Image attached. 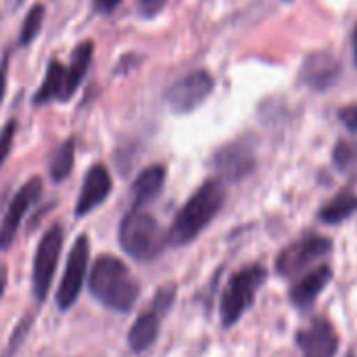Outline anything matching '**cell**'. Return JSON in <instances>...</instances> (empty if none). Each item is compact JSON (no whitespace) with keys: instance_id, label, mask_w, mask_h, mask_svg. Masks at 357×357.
<instances>
[{"instance_id":"1","label":"cell","mask_w":357,"mask_h":357,"mask_svg":"<svg viewBox=\"0 0 357 357\" xmlns=\"http://www.w3.org/2000/svg\"><path fill=\"white\" fill-rule=\"evenodd\" d=\"M226 203V186L220 178L203 182L176 213L167 234V247H186L218 218Z\"/></svg>"},{"instance_id":"2","label":"cell","mask_w":357,"mask_h":357,"mask_svg":"<svg viewBox=\"0 0 357 357\" xmlns=\"http://www.w3.org/2000/svg\"><path fill=\"white\" fill-rule=\"evenodd\" d=\"M90 295L111 312L130 314L140 297V282L115 255H100L88 274Z\"/></svg>"},{"instance_id":"3","label":"cell","mask_w":357,"mask_h":357,"mask_svg":"<svg viewBox=\"0 0 357 357\" xmlns=\"http://www.w3.org/2000/svg\"><path fill=\"white\" fill-rule=\"evenodd\" d=\"M266 280L268 268L257 261L243 266L228 278L220 299V322L224 328H232L241 322V318L253 307Z\"/></svg>"},{"instance_id":"4","label":"cell","mask_w":357,"mask_h":357,"mask_svg":"<svg viewBox=\"0 0 357 357\" xmlns=\"http://www.w3.org/2000/svg\"><path fill=\"white\" fill-rule=\"evenodd\" d=\"M119 245L136 261H153L167 247V234L144 209H130L119 224Z\"/></svg>"},{"instance_id":"5","label":"cell","mask_w":357,"mask_h":357,"mask_svg":"<svg viewBox=\"0 0 357 357\" xmlns=\"http://www.w3.org/2000/svg\"><path fill=\"white\" fill-rule=\"evenodd\" d=\"M333 249H335L333 238L316 234V232H307L295 238L293 243H289L276 255L274 270L280 278H295L307 268H312L316 261L326 259L333 253Z\"/></svg>"},{"instance_id":"6","label":"cell","mask_w":357,"mask_h":357,"mask_svg":"<svg viewBox=\"0 0 357 357\" xmlns=\"http://www.w3.org/2000/svg\"><path fill=\"white\" fill-rule=\"evenodd\" d=\"M63 243H65V232L59 224L50 226L33 253V266H31V295L36 297L38 303H44L52 280H54V272L59 268V259L63 253Z\"/></svg>"},{"instance_id":"7","label":"cell","mask_w":357,"mask_h":357,"mask_svg":"<svg viewBox=\"0 0 357 357\" xmlns=\"http://www.w3.org/2000/svg\"><path fill=\"white\" fill-rule=\"evenodd\" d=\"M88 264H90V238L86 234H79L71 245V251L67 255V266L54 295V303L59 312H67L77 303L84 282L88 278Z\"/></svg>"},{"instance_id":"8","label":"cell","mask_w":357,"mask_h":357,"mask_svg":"<svg viewBox=\"0 0 357 357\" xmlns=\"http://www.w3.org/2000/svg\"><path fill=\"white\" fill-rule=\"evenodd\" d=\"M213 88H215L213 75L205 69H195V71L186 73L184 77L176 79L167 88L165 102L174 113L184 115V113H190L197 107H201L209 98Z\"/></svg>"},{"instance_id":"9","label":"cell","mask_w":357,"mask_h":357,"mask_svg":"<svg viewBox=\"0 0 357 357\" xmlns=\"http://www.w3.org/2000/svg\"><path fill=\"white\" fill-rule=\"evenodd\" d=\"M42 195V180L40 178H29L10 199L8 209L0 222V253L8 251L17 238V232L27 215V211L38 203Z\"/></svg>"},{"instance_id":"10","label":"cell","mask_w":357,"mask_h":357,"mask_svg":"<svg viewBox=\"0 0 357 357\" xmlns=\"http://www.w3.org/2000/svg\"><path fill=\"white\" fill-rule=\"evenodd\" d=\"M295 343L301 357H337L341 339L335 324L326 316L314 318L295 333Z\"/></svg>"},{"instance_id":"11","label":"cell","mask_w":357,"mask_h":357,"mask_svg":"<svg viewBox=\"0 0 357 357\" xmlns=\"http://www.w3.org/2000/svg\"><path fill=\"white\" fill-rule=\"evenodd\" d=\"M255 151L249 140H234L215 151L211 165L222 182H238L255 169Z\"/></svg>"},{"instance_id":"12","label":"cell","mask_w":357,"mask_h":357,"mask_svg":"<svg viewBox=\"0 0 357 357\" xmlns=\"http://www.w3.org/2000/svg\"><path fill=\"white\" fill-rule=\"evenodd\" d=\"M111 190H113V180L109 169L102 163H94L84 176V184L75 201V218H86L96 207H100L109 199Z\"/></svg>"},{"instance_id":"13","label":"cell","mask_w":357,"mask_h":357,"mask_svg":"<svg viewBox=\"0 0 357 357\" xmlns=\"http://www.w3.org/2000/svg\"><path fill=\"white\" fill-rule=\"evenodd\" d=\"M333 274L335 272L328 264H320L312 268L310 272H305L293 282V287L289 289V301L301 312L312 310L320 299L322 291L333 282Z\"/></svg>"},{"instance_id":"14","label":"cell","mask_w":357,"mask_h":357,"mask_svg":"<svg viewBox=\"0 0 357 357\" xmlns=\"http://www.w3.org/2000/svg\"><path fill=\"white\" fill-rule=\"evenodd\" d=\"M339 75H341V63L335 54H331L326 50L310 54L303 61L301 71H299L301 84L312 90H318V92L333 88L337 84Z\"/></svg>"},{"instance_id":"15","label":"cell","mask_w":357,"mask_h":357,"mask_svg":"<svg viewBox=\"0 0 357 357\" xmlns=\"http://www.w3.org/2000/svg\"><path fill=\"white\" fill-rule=\"evenodd\" d=\"M165 316H167V312L151 301V305L134 320V324L128 333V345L136 356L146 354L157 343V337L161 331V320Z\"/></svg>"},{"instance_id":"16","label":"cell","mask_w":357,"mask_h":357,"mask_svg":"<svg viewBox=\"0 0 357 357\" xmlns=\"http://www.w3.org/2000/svg\"><path fill=\"white\" fill-rule=\"evenodd\" d=\"M165 180H167V167L161 163L142 169L132 184V209H142L144 205L153 203L161 195Z\"/></svg>"},{"instance_id":"17","label":"cell","mask_w":357,"mask_h":357,"mask_svg":"<svg viewBox=\"0 0 357 357\" xmlns=\"http://www.w3.org/2000/svg\"><path fill=\"white\" fill-rule=\"evenodd\" d=\"M92 56H94V42L92 40H84L73 48L71 61L65 67V86H63V94H61L63 102L69 100L77 92V88L82 86V82L88 75V69L92 65Z\"/></svg>"},{"instance_id":"18","label":"cell","mask_w":357,"mask_h":357,"mask_svg":"<svg viewBox=\"0 0 357 357\" xmlns=\"http://www.w3.org/2000/svg\"><path fill=\"white\" fill-rule=\"evenodd\" d=\"M354 213H357V195L345 188L335 195L326 205H322V209L318 211V220L326 226H339L347 222Z\"/></svg>"},{"instance_id":"19","label":"cell","mask_w":357,"mask_h":357,"mask_svg":"<svg viewBox=\"0 0 357 357\" xmlns=\"http://www.w3.org/2000/svg\"><path fill=\"white\" fill-rule=\"evenodd\" d=\"M63 86H65V65L61 61L52 59L46 67V73H44V79H42L38 92L33 94V102L46 105L50 100H61Z\"/></svg>"},{"instance_id":"20","label":"cell","mask_w":357,"mask_h":357,"mask_svg":"<svg viewBox=\"0 0 357 357\" xmlns=\"http://www.w3.org/2000/svg\"><path fill=\"white\" fill-rule=\"evenodd\" d=\"M73 165H75V140L73 138H67L52 155L50 163H48V174H50V180L54 184H61L63 180H67L73 172Z\"/></svg>"},{"instance_id":"21","label":"cell","mask_w":357,"mask_h":357,"mask_svg":"<svg viewBox=\"0 0 357 357\" xmlns=\"http://www.w3.org/2000/svg\"><path fill=\"white\" fill-rule=\"evenodd\" d=\"M44 15H46L44 4H33L27 10L25 19L21 23V29H19V46H27L38 38V33L42 29V23H44Z\"/></svg>"},{"instance_id":"22","label":"cell","mask_w":357,"mask_h":357,"mask_svg":"<svg viewBox=\"0 0 357 357\" xmlns=\"http://www.w3.org/2000/svg\"><path fill=\"white\" fill-rule=\"evenodd\" d=\"M333 161L341 172H347L354 165H357V142H354V140L337 142V146L333 151Z\"/></svg>"},{"instance_id":"23","label":"cell","mask_w":357,"mask_h":357,"mask_svg":"<svg viewBox=\"0 0 357 357\" xmlns=\"http://www.w3.org/2000/svg\"><path fill=\"white\" fill-rule=\"evenodd\" d=\"M15 134H17V121H6V126L0 130V169L6 163L8 155H10Z\"/></svg>"},{"instance_id":"24","label":"cell","mask_w":357,"mask_h":357,"mask_svg":"<svg viewBox=\"0 0 357 357\" xmlns=\"http://www.w3.org/2000/svg\"><path fill=\"white\" fill-rule=\"evenodd\" d=\"M29 324H31V318L27 316V318H23L19 324H17V328H15V333H13V337H10V343H8V356L15 351V347H19V343L25 339V335H27V331H29Z\"/></svg>"},{"instance_id":"25","label":"cell","mask_w":357,"mask_h":357,"mask_svg":"<svg viewBox=\"0 0 357 357\" xmlns=\"http://www.w3.org/2000/svg\"><path fill=\"white\" fill-rule=\"evenodd\" d=\"M339 119H341V123H345V128L349 132L357 134V102L356 105L345 107V109H341L339 111Z\"/></svg>"},{"instance_id":"26","label":"cell","mask_w":357,"mask_h":357,"mask_svg":"<svg viewBox=\"0 0 357 357\" xmlns=\"http://www.w3.org/2000/svg\"><path fill=\"white\" fill-rule=\"evenodd\" d=\"M8 61H10V52H6L0 61V105L4 100L6 94V84H8Z\"/></svg>"},{"instance_id":"27","label":"cell","mask_w":357,"mask_h":357,"mask_svg":"<svg viewBox=\"0 0 357 357\" xmlns=\"http://www.w3.org/2000/svg\"><path fill=\"white\" fill-rule=\"evenodd\" d=\"M165 2L167 0H140V10H142L144 17H153L165 6Z\"/></svg>"},{"instance_id":"28","label":"cell","mask_w":357,"mask_h":357,"mask_svg":"<svg viewBox=\"0 0 357 357\" xmlns=\"http://www.w3.org/2000/svg\"><path fill=\"white\" fill-rule=\"evenodd\" d=\"M119 4H121V0H94V2H92V8H94V13L109 15V13H113Z\"/></svg>"},{"instance_id":"29","label":"cell","mask_w":357,"mask_h":357,"mask_svg":"<svg viewBox=\"0 0 357 357\" xmlns=\"http://www.w3.org/2000/svg\"><path fill=\"white\" fill-rule=\"evenodd\" d=\"M6 284H8V272H6V268H4V266H0V299L4 297Z\"/></svg>"},{"instance_id":"30","label":"cell","mask_w":357,"mask_h":357,"mask_svg":"<svg viewBox=\"0 0 357 357\" xmlns=\"http://www.w3.org/2000/svg\"><path fill=\"white\" fill-rule=\"evenodd\" d=\"M351 44H354V63L357 65V23H356V29H354V38H351Z\"/></svg>"},{"instance_id":"31","label":"cell","mask_w":357,"mask_h":357,"mask_svg":"<svg viewBox=\"0 0 357 357\" xmlns=\"http://www.w3.org/2000/svg\"><path fill=\"white\" fill-rule=\"evenodd\" d=\"M345 357H356V354H354V351H349V354H347Z\"/></svg>"}]
</instances>
